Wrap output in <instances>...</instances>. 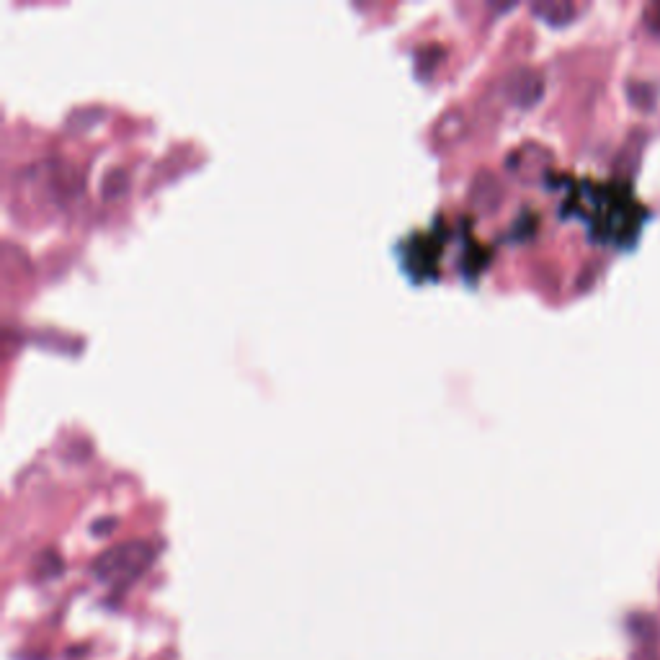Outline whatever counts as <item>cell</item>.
Returning <instances> with one entry per match:
<instances>
[{
  "mask_svg": "<svg viewBox=\"0 0 660 660\" xmlns=\"http://www.w3.org/2000/svg\"><path fill=\"white\" fill-rule=\"evenodd\" d=\"M501 196H503L501 184H498L488 171L477 173V178L472 181V202H475L477 209L498 207Z\"/></svg>",
  "mask_w": 660,
  "mask_h": 660,
  "instance_id": "4",
  "label": "cell"
},
{
  "mask_svg": "<svg viewBox=\"0 0 660 660\" xmlns=\"http://www.w3.org/2000/svg\"><path fill=\"white\" fill-rule=\"evenodd\" d=\"M503 93L514 106H534L544 93L542 70L521 65L503 78Z\"/></svg>",
  "mask_w": 660,
  "mask_h": 660,
  "instance_id": "2",
  "label": "cell"
},
{
  "mask_svg": "<svg viewBox=\"0 0 660 660\" xmlns=\"http://www.w3.org/2000/svg\"><path fill=\"white\" fill-rule=\"evenodd\" d=\"M465 127H467L465 114H462L459 109H452V111H447V114H441V119L436 122V127H434V137L439 142H452V140H457L462 132H465Z\"/></svg>",
  "mask_w": 660,
  "mask_h": 660,
  "instance_id": "6",
  "label": "cell"
},
{
  "mask_svg": "<svg viewBox=\"0 0 660 660\" xmlns=\"http://www.w3.org/2000/svg\"><path fill=\"white\" fill-rule=\"evenodd\" d=\"M658 11H660V8H658ZM658 24H660V21H658Z\"/></svg>",
  "mask_w": 660,
  "mask_h": 660,
  "instance_id": "7",
  "label": "cell"
},
{
  "mask_svg": "<svg viewBox=\"0 0 660 660\" xmlns=\"http://www.w3.org/2000/svg\"><path fill=\"white\" fill-rule=\"evenodd\" d=\"M155 560V547L145 539H129V542L114 544L109 550L93 560L91 570L101 583L109 586H129L145 573Z\"/></svg>",
  "mask_w": 660,
  "mask_h": 660,
  "instance_id": "1",
  "label": "cell"
},
{
  "mask_svg": "<svg viewBox=\"0 0 660 660\" xmlns=\"http://www.w3.org/2000/svg\"><path fill=\"white\" fill-rule=\"evenodd\" d=\"M534 13H537L539 19L547 21V24H568L578 13V6L565 3V0H547V3H537Z\"/></svg>",
  "mask_w": 660,
  "mask_h": 660,
  "instance_id": "5",
  "label": "cell"
},
{
  "mask_svg": "<svg viewBox=\"0 0 660 660\" xmlns=\"http://www.w3.org/2000/svg\"><path fill=\"white\" fill-rule=\"evenodd\" d=\"M630 630L637 637L640 648H637L635 658L632 660H660L658 655V622L653 617H645V614H635L630 617Z\"/></svg>",
  "mask_w": 660,
  "mask_h": 660,
  "instance_id": "3",
  "label": "cell"
}]
</instances>
